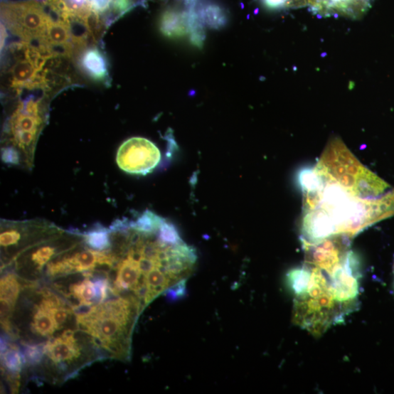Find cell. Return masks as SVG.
Returning <instances> with one entry per match:
<instances>
[{
  "label": "cell",
  "mask_w": 394,
  "mask_h": 394,
  "mask_svg": "<svg viewBox=\"0 0 394 394\" xmlns=\"http://www.w3.org/2000/svg\"><path fill=\"white\" fill-rule=\"evenodd\" d=\"M144 307L135 300L117 296L115 299L88 307L76 314L79 331L91 336L92 343L115 358L130 357L132 332Z\"/></svg>",
  "instance_id": "obj_1"
},
{
  "label": "cell",
  "mask_w": 394,
  "mask_h": 394,
  "mask_svg": "<svg viewBox=\"0 0 394 394\" xmlns=\"http://www.w3.org/2000/svg\"><path fill=\"white\" fill-rule=\"evenodd\" d=\"M316 170L326 180L336 182L356 196L358 183L369 169L358 161L341 139L335 138L328 144Z\"/></svg>",
  "instance_id": "obj_2"
},
{
  "label": "cell",
  "mask_w": 394,
  "mask_h": 394,
  "mask_svg": "<svg viewBox=\"0 0 394 394\" xmlns=\"http://www.w3.org/2000/svg\"><path fill=\"white\" fill-rule=\"evenodd\" d=\"M2 23L23 41L37 37H45L48 19L43 4L31 0L21 3L1 4Z\"/></svg>",
  "instance_id": "obj_3"
},
{
  "label": "cell",
  "mask_w": 394,
  "mask_h": 394,
  "mask_svg": "<svg viewBox=\"0 0 394 394\" xmlns=\"http://www.w3.org/2000/svg\"><path fill=\"white\" fill-rule=\"evenodd\" d=\"M161 158L159 149L150 140L132 137L120 147L117 161L124 172L145 176L153 172L160 163Z\"/></svg>",
  "instance_id": "obj_4"
},
{
  "label": "cell",
  "mask_w": 394,
  "mask_h": 394,
  "mask_svg": "<svg viewBox=\"0 0 394 394\" xmlns=\"http://www.w3.org/2000/svg\"><path fill=\"white\" fill-rule=\"evenodd\" d=\"M75 331L65 330L55 339H50L44 346V355L60 368L77 362L81 356L82 347L75 339Z\"/></svg>",
  "instance_id": "obj_5"
},
{
  "label": "cell",
  "mask_w": 394,
  "mask_h": 394,
  "mask_svg": "<svg viewBox=\"0 0 394 394\" xmlns=\"http://www.w3.org/2000/svg\"><path fill=\"white\" fill-rule=\"evenodd\" d=\"M60 299L48 292H43V299L39 304L34 307L31 324L32 332L41 337H50L53 335L58 326L53 316V308Z\"/></svg>",
  "instance_id": "obj_6"
},
{
  "label": "cell",
  "mask_w": 394,
  "mask_h": 394,
  "mask_svg": "<svg viewBox=\"0 0 394 394\" xmlns=\"http://www.w3.org/2000/svg\"><path fill=\"white\" fill-rule=\"evenodd\" d=\"M85 279L73 284L70 288V296L78 299V307H91L99 304L107 297L109 281L107 279H100L95 282L90 279V275L84 274Z\"/></svg>",
  "instance_id": "obj_7"
},
{
  "label": "cell",
  "mask_w": 394,
  "mask_h": 394,
  "mask_svg": "<svg viewBox=\"0 0 394 394\" xmlns=\"http://www.w3.org/2000/svg\"><path fill=\"white\" fill-rule=\"evenodd\" d=\"M79 68L91 79L105 82L109 80L108 63L102 52L96 47L84 49L75 58Z\"/></svg>",
  "instance_id": "obj_8"
},
{
  "label": "cell",
  "mask_w": 394,
  "mask_h": 394,
  "mask_svg": "<svg viewBox=\"0 0 394 394\" xmlns=\"http://www.w3.org/2000/svg\"><path fill=\"white\" fill-rule=\"evenodd\" d=\"M21 292V284L17 277L8 274L1 279V323L4 330L11 327L10 319L13 316L16 300Z\"/></svg>",
  "instance_id": "obj_9"
},
{
  "label": "cell",
  "mask_w": 394,
  "mask_h": 394,
  "mask_svg": "<svg viewBox=\"0 0 394 394\" xmlns=\"http://www.w3.org/2000/svg\"><path fill=\"white\" fill-rule=\"evenodd\" d=\"M159 31L168 38H181L189 34V28L186 11L167 9L161 15Z\"/></svg>",
  "instance_id": "obj_10"
},
{
  "label": "cell",
  "mask_w": 394,
  "mask_h": 394,
  "mask_svg": "<svg viewBox=\"0 0 394 394\" xmlns=\"http://www.w3.org/2000/svg\"><path fill=\"white\" fill-rule=\"evenodd\" d=\"M50 238L51 236L50 235L41 241L29 246L33 247V251L28 250H23L27 252L26 256L23 257L26 258V262H18L16 265H18L26 262L27 265L33 267L36 271L41 270L46 265L50 263V260L53 257L59 255L58 251H61L60 250V246L48 244Z\"/></svg>",
  "instance_id": "obj_11"
},
{
  "label": "cell",
  "mask_w": 394,
  "mask_h": 394,
  "mask_svg": "<svg viewBox=\"0 0 394 394\" xmlns=\"http://www.w3.org/2000/svg\"><path fill=\"white\" fill-rule=\"evenodd\" d=\"M196 13L203 24L212 30H220L226 26L228 22L226 10L217 4L203 1L196 9Z\"/></svg>",
  "instance_id": "obj_12"
},
{
  "label": "cell",
  "mask_w": 394,
  "mask_h": 394,
  "mask_svg": "<svg viewBox=\"0 0 394 394\" xmlns=\"http://www.w3.org/2000/svg\"><path fill=\"white\" fill-rule=\"evenodd\" d=\"M45 122L43 117H35L24 114L18 109L9 122V132H31L40 134Z\"/></svg>",
  "instance_id": "obj_13"
},
{
  "label": "cell",
  "mask_w": 394,
  "mask_h": 394,
  "mask_svg": "<svg viewBox=\"0 0 394 394\" xmlns=\"http://www.w3.org/2000/svg\"><path fill=\"white\" fill-rule=\"evenodd\" d=\"M9 71L11 75V86L16 90L18 94L37 73L34 65L29 60L15 63Z\"/></svg>",
  "instance_id": "obj_14"
},
{
  "label": "cell",
  "mask_w": 394,
  "mask_h": 394,
  "mask_svg": "<svg viewBox=\"0 0 394 394\" xmlns=\"http://www.w3.org/2000/svg\"><path fill=\"white\" fill-rule=\"evenodd\" d=\"M4 356L2 361L4 370H6L9 374H11V378L13 385L18 387L19 373L22 368V356L18 348L16 346H11L9 349L4 351Z\"/></svg>",
  "instance_id": "obj_15"
},
{
  "label": "cell",
  "mask_w": 394,
  "mask_h": 394,
  "mask_svg": "<svg viewBox=\"0 0 394 394\" xmlns=\"http://www.w3.org/2000/svg\"><path fill=\"white\" fill-rule=\"evenodd\" d=\"M46 38L49 43L61 44L71 42V35L68 23L48 21Z\"/></svg>",
  "instance_id": "obj_16"
},
{
  "label": "cell",
  "mask_w": 394,
  "mask_h": 394,
  "mask_svg": "<svg viewBox=\"0 0 394 394\" xmlns=\"http://www.w3.org/2000/svg\"><path fill=\"white\" fill-rule=\"evenodd\" d=\"M85 243L93 250L103 251L110 246V233L103 228H97L84 235Z\"/></svg>",
  "instance_id": "obj_17"
},
{
  "label": "cell",
  "mask_w": 394,
  "mask_h": 394,
  "mask_svg": "<svg viewBox=\"0 0 394 394\" xmlns=\"http://www.w3.org/2000/svg\"><path fill=\"white\" fill-rule=\"evenodd\" d=\"M298 181L302 191L309 193L319 188L321 177L315 169H303L299 174Z\"/></svg>",
  "instance_id": "obj_18"
},
{
  "label": "cell",
  "mask_w": 394,
  "mask_h": 394,
  "mask_svg": "<svg viewBox=\"0 0 394 394\" xmlns=\"http://www.w3.org/2000/svg\"><path fill=\"white\" fill-rule=\"evenodd\" d=\"M81 18L85 22L89 31L97 42L102 36L104 27H105L100 14L91 10Z\"/></svg>",
  "instance_id": "obj_19"
},
{
  "label": "cell",
  "mask_w": 394,
  "mask_h": 394,
  "mask_svg": "<svg viewBox=\"0 0 394 394\" xmlns=\"http://www.w3.org/2000/svg\"><path fill=\"white\" fill-rule=\"evenodd\" d=\"M71 15L82 18L92 9L89 0H65Z\"/></svg>",
  "instance_id": "obj_20"
},
{
  "label": "cell",
  "mask_w": 394,
  "mask_h": 394,
  "mask_svg": "<svg viewBox=\"0 0 394 394\" xmlns=\"http://www.w3.org/2000/svg\"><path fill=\"white\" fill-rule=\"evenodd\" d=\"M269 9L279 10L294 7V0H261Z\"/></svg>",
  "instance_id": "obj_21"
},
{
  "label": "cell",
  "mask_w": 394,
  "mask_h": 394,
  "mask_svg": "<svg viewBox=\"0 0 394 394\" xmlns=\"http://www.w3.org/2000/svg\"><path fill=\"white\" fill-rule=\"evenodd\" d=\"M3 160L6 163L12 164H20V153L14 147H6L3 149Z\"/></svg>",
  "instance_id": "obj_22"
},
{
  "label": "cell",
  "mask_w": 394,
  "mask_h": 394,
  "mask_svg": "<svg viewBox=\"0 0 394 394\" xmlns=\"http://www.w3.org/2000/svg\"><path fill=\"white\" fill-rule=\"evenodd\" d=\"M89 1L91 9L102 14L110 9L112 0H89Z\"/></svg>",
  "instance_id": "obj_23"
},
{
  "label": "cell",
  "mask_w": 394,
  "mask_h": 394,
  "mask_svg": "<svg viewBox=\"0 0 394 394\" xmlns=\"http://www.w3.org/2000/svg\"><path fill=\"white\" fill-rule=\"evenodd\" d=\"M8 36L9 35L6 31V26L4 23H1V50L2 51L5 47Z\"/></svg>",
  "instance_id": "obj_24"
},
{
  "label": "cell",
  "mask_w": 394,
  "mask_h": 394,
  "mask_svg": "<svg viewBox=\"0 0 394 394\" xmlns=\"http://www.w3.org/2000/svg\"><path fill=\"white\" fill-rule=\"evenodd\" d=\"M36 1L41 3V4H44L47 1V0H36Z\"/></svg>",
  "instance_id": "obj_25"
},
{
  "label": "cell",
  "mask_w": 394,
  "mask_h": 394,
  "mask_svg": "<svg viewBox=\"0 0 394 394\" xmlns=\"http://www.w3.org/2000/svg\"><path fill=\"white\" fill-rule=\"evenodd\" d=\"M393 272H394V265H393Z\"/></svg>",
  "instance_id": "obj_26"
}]
</instances>
